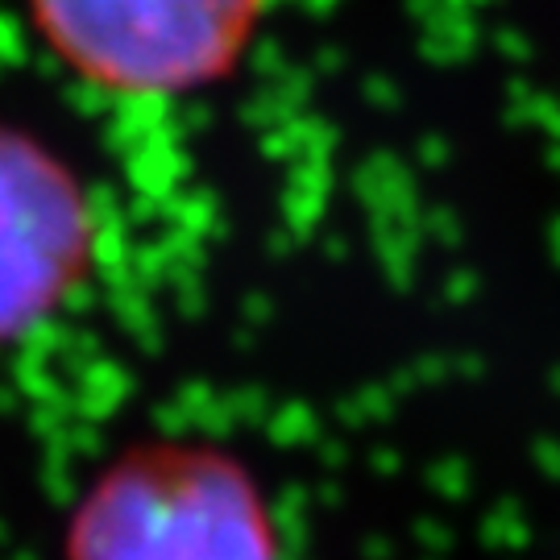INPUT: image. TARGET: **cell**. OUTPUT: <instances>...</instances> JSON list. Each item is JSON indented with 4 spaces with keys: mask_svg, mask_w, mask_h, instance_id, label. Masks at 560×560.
Listing matches in <instances>:
<instances>
[{
    "mask_svg": "<svg viewBox=\"0 0 560 560\" xmlns=\"http://www.w3.org/2000/svg\"><path fill=\"white\" fill-rule=\"evenodd\" d=\"M67 560H279V532L233 457L150 444L108 465L80 499Z\"/></svg>",
    "mask_w": 560,
    "mask_h": 560,
    "instance_id": "1",
    "label": "cell"
},
{
    "mask_svg": "<svg viewBox=\"0 0 560 560\" xmlns=\"http://www.w3.org/2000/svg\"><path fill=\"white\" fill-rule=\"evenodd\" d=\"M46 50L117 96H183L233 71L266 0H25Z\"/></svg>",
    "mask_w": 560,
    "mask_h": 560,
    "instance_id": "2",
    "label": "cell"
},
{
    "mask_svg": "<svg viewBox=\"0 0 560 560\" xmlns=\"http://www.w3.org/2000/svg\"><path fill=\"white\" fill-rule=\"evenodd\" d=\"M92 245V203L71 166L0 125V345L34 332L71 300Z\"/></svg>",
    "mask_w": 560,
    "mask_h": 560,
    "instance_id": "3",
    "label": "cell"
}]
</instances>
